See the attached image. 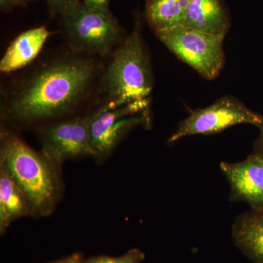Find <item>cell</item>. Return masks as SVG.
<instances>
[{
  "mask_svg": "<svg viewBox=\"0 0 263 263\" xmlns=\"http://www.w3.org/2000/svg\"><path fill=\"white\" fill-rule=\"evenodd\" d=\"M103 60L69 48L24 71L1 91V124L15 131L89 111L100 103Z\"/></svg>",
  "mask_w": 263,
  "mask_h": 263,
  "instance_id": "cell-1",
  "label": "cell"
},
{
  "mask_svg": "<svg viewBox=\"0 0 263 263\" xmlns=\"http://www.w3.org/2000/svg\"><path fill=\"white\" fill-rule=\"evenodd\" d=\"M0 170L22 190L32 217L45 218L56 210L64 193L62 165L34 150L18 132L0 126Z\"/></svg>",
  "mask_w": 263,
  "mask_h": 263,
  "instance_id": "cell-2",
  "label": "cell"
},
{
  "mask_svg": "<svg viewBox=\"0 0 263 263\" xmlns=\"http://www.w3.org/2000/svg\"><path fill=\"white\" fill-rule=\"evenodd\" d=\"M143 18L134 14V27L104 64L100 103L114 107L149 100L154 87L150 53L143 38Z\"/></svg>",
  "mask_w": 263,
  "mask_h": 263,
  "instance_id": "cell-3",
  "label": "cell"
},
{
  "mask_svg": "<svg viewBox=\"0 0 263 263\" xmlns=\"http://www.w3.org/2000/svg\"><path fill=\"white\" fill-rule=\"evenodd\" d=\"M57 20L67 48L103 61L127 36L113 13L90 9L82 0L71 3Z\"/></svg>",
  "mask_w": 263,
  "mask_h": 263,
  "instance_id": "cell-4",
  "label": "cell"
},
{
  "mask_svg": "<svg viewBox=\"0 0 263 263\" xmlns=\"http://www.w3.org/2000/svg\"><path fill=\"white\" fill-rule=\"evenodd\" d=\"M101 109L100 103L89 111L38 127L34 131L41 152L60 165L67 161L94 158L91 126Z\"/></svg>",
  "mask_w": 263,
  "mask_h": 263,
  "instance_id": "cell-5",
  "label": "cell"
},
{
  "mask_svg": "<svg viewBox=\"0 0 263 263\" xmlns=\"http://www.w3.org/2000/svg\"><path fill=\"white\" fill-rule=\"evenodd\" d=\"M155 34L170 51L204 79L213 80L220 74L226 61L224 37L183 25Z\"/></svg>",
  "mask_w": 263,
  "mask_h": 263,
  "instance_id": "cell-6",
  "label": "cell"
},
{
  "mask_svg": "<svg viewBox=\"0 0 263 263\" xmlns=\"http://www.w3.org/2000/svg\"><path fill=\"white\" fill-rule=\"evenodd\" d=\"M101 104V110L91 126L93 159L98 164L108 160L133 129L139 126L149 127L151 124L150 100L115 108L109 103Z\"/></svg>",
  "mask_w": 263,
  "mask_h": 263,
  "instance_id": "cell-7",
  "label": "cell"
},
{
  "mask_svg": "<svg viewBox=\"0 0 263 263\" xmlns=\"http://www.w3.org/2000/svg\"><path fill=\"white\" fill-rule=\"evenodd\" d=\"M240 124H252L259 128L263 124V116L254 113L238 99L223 97L206 108L192 111L170 137L168 143H174L195 135L216 134Z\"/></svg>",
  "mask_w": 263,
  "mask_h": 263,
  "instance_id": "cell-8",
  "label": "cell"
},
{
  "mask_svg": "<svg viewBox=\"0 0 263 263\" xmlns=\"http://www.w3.org/2000/svg\"><path fill=\"white\" fill-rule=\"evenodd\" d=\"M220 167L230 186V199L263 212V156L255 153L242 162H222Z\"/></svg>",
  "mask_w": 263,
  "mask_h": 263,
  "instance_id": "cell-9",
  "label": "cell"
},
{
  "mask_svg": "<svg viewBox=\"0 0 263 263\" xmlns=\"http://www.w3.org/2000/svg\"><path fill=\"white\" fill-rule=\"evenodd\" d=\"M52 34L45 26L21 33L12 41L0 61V72L10 74L23 70L34 62Z\"/></svg>",
  "mask_w": 263,
  "mask_h": 263,
  "instance_id": "cell-10",
  "label": "cell"
},
{
  "mask_svg": "<svg viewBox=\"0 0 263 263\" xmlns=\"http://www.w3.org/2000/svg\"><path fill=\"white\" fill-rule=\"evenodd\" d=\"M183 26L226 37L230 15L224 0H192Z\"/></svg>",
  "mask_w": 263,
  "mask_h": 263,
  "instance_id": "cell-11",
  "label": "cell"
},
{
  "mask_svg": "<svg viewBox=\"0 0 263 263\" xmlns=\"http://www.w3.org/2000/svg\"><path fill=\"white\" fill-rule=\"evenodd\" d=\"M235 245L255 263H263V212L238 216L232 230Z\"/></svg>",
  "mask_w": 263,
  "mask_h": 263,
  "instance_id": "cell-12",
  "label": "cell"
},
{
  "mask_svg": "<svg viewBox=\"0 0 263 263\" xmlns=\"http://www.w3.org/2000/svg\"><path fill=\"white\" fill-rule=\"evenodd\" d=\"M32 217L28 202L21 189L0 170V234L4 235L14 221Z\"/></svg>",
  "mask_w": 263,
  "mask_h": 263,
  "instance_id": "cell-13",
  "label": "cell"
},
{
  "mask_svg": "<svg viewBox=\"0 0 263 263\" xmlns=\"http://www.w3.org/2000/svg\"><path fill=\"white\" fill-rule=\"evenodd\" d=\"M192 0H146L144 18L154 32L183 25Z\"/></svg>",
  "mask_w": 263,
  "mask_h": 263,
  "instance_id": "cell-14",
  "label": "cell"
},
{
  "mask_svg": "<svg viewBox=\"0 0 263 263\" xmlns=\"http://www.w3.org/2000/svg\"><path fill=\"white\" fill-rule=\"evenodd\" d=\"M145 259V254L140 249L134 248L119 257L100 255L83 259L81 263H141Z\"/></svg>",
  "mask_w": 263,
  "mask_h": 263,
  "instance_id": "cell-15",
  "label": "cell"
},
{
  "mask_svg": "<svg viewBox=\"0 0 263 263\" xmlns=\"http://www.w3.org/2000/svg\"><path fill=\"white\" fill-rule=\"evenodd\" d=\"M76 0H47L48 13L51 18H58L64 10Z\"/></svg>",
  "mask_w": 263,
  "mask_h": 263,
  "instance_id": "cell-16",
  "label": "cell"
},
{
  "mask_svg": "<svg viewBox=\"0 0 263 263\" xmlns=\"http://www.w3.org/2000/svg\"><path fill=\"white\" fill-rule=\"evenodd\" d=\"M88 8L95 11L110 14L112 13L110 9V0H82Z\"/></svg>",
  "mask_w": 263,
  "mask_h": 263,
  "instance_id": "cell-17",
  "label": "cell"
},
{
  "mask_svg": "<svg viewBox=\"0 0 263 263\" xmlns=\"http://www.w3.org/2000/svg\"><path fill=\"white\" fill-rule=\"evenodd\" d=\"M24 5V0H0V9L3 12H9L15 7Z\"/></svg>",
  "mask_w": 263,
  "mask_h": 263,
  "instance_id": "cell-18",
  "label": "cell"
},
{
  "mask_svg": "<svg viewBox=\"0 0 263 263\" xmlns=\"http://www.w3.org/2000/svg\"><path fill=\"white\" fill-rule=\"evenodd\" d=\"M83 259H84V256L82 253L76 252L63 258L57 259L49 263H81Z\"/></svg>",
  "mask_w": 263,
  "mask_h": 263,
  "instance_id": "cell-19",
  "label": "cell"
},
{
  "mask_svg": "<svg viewBox=\"0 0 263 263\" xmlns=\"http://www.w3.org/2000/svg\"><path fill=\"white\" fill-rule=\"evenodd\" d=\"M260 129V135L257 142H256L255 148L257 153H263V124L262 125L259 127Z\"/></svg>",
  "mask_w": 263,
  "mask_h": 263,
  "instance_id": "cell-20",
  "label": "cell"
},
{
  "mask_svg": "<svg viewBox=\"0 0 263 263\" xmlns=\"http://www.w3.org/2000/svg\"><path fill=\"white\" fill-rule=\"evenodd\" d=\"M259 154H261V153H259ZM261 155H262L263 156V153H262V154H261Z\"/></svg>",
  "mask_w": 263,
  "mask_h": 263,
  "instance_id": "cell-21",
  "label": "cell"
}]
</instances>
